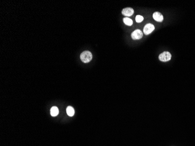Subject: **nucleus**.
<instances>
[{
    "instance_id": "1",
    "label": "nucleus",
    "mask_w": 195,
    "mask_h": 146,
    "mask_svg": "<svg viewBox=\"0 0 195 146\" xmlns=\"http://www.w3.org/2000/svg\"><path fill=\"white\" fill-rule=\"evenodd\" d=\"M80 59L84 63H89L92 59V54L89 51H85L80 55Z\"/></svg>"
},
{
    "instance_id": "2",
    "label": "nucleus",
    "mask_w": 195,
    "mask_h": 146,
    "mask_svg": "<svg viewBox=\"0 0 195 146\" xmlns=\"http://www.w3.org/2000/svg\"><path fill=\"white\" fill-rule=\"evenodd\" d=\"M171 59V54L168 51H164L159 54V59L160 61L164 62H166L170 61Z\"/></svg>"
},
{
    "instance_id": "3",
    "label": "nucleus",
    "mask_w": 195,
    "mask_h": 146,
    "mask_svg": "<svg viewBox=\"0 0 195 146\" xmlns=\"http://www.w3.org/2000/svg\"><path fill=\"white\" fill-rule=\"evenodd\" d=\"M132 38L134 40H139L142 38L143 35V32L139 29H136L132 34Z\"/></svg>"
},
{
    "instance_id": "4",
    "label": "nucleus",
    "mask_w": 195,
    "mask_h": 146,
    "mask_svg": "<svg viewBox=\"0 0 195 146\" xmlns=\"http://www.w3.org/2000/svg\"><path fill=\"white\" fill-rule=\"evenodd\" d=\"M154 29H155V27H154V26L152 25V24L151 23L147 24V25H146V26H144V29H143L144 34L147 35L150 34L154 30Z\"/></svg>"
},
{
    "instance_id": "5",
    "label": "nucleus",
    "mask_w": 195,
    "mask_h": 146,
    "mask_svg": "<svg viewBox=\"0 0 195 146\" xmlns=\"http://www.w3.org/2000/svg\"><path fill=\"white\" fill-rule=\"evenodd\" d=\"M122 13L124 16H132V15L134 14V10L132 8H126L123 9L122 11Z\"/></svg>"
},
{
    "instance_id": "6",
    "label": "nucleus",
    "mask_w": 195,
    "mask_h": 146,
    "mask_svg": "<svg viewBox=\"0 0 195 146\" xmlns=\"http://www.w3.org/2000/svg\"><path fill=\"white\" fill-rule=\"evenodd\" d=\"M152 16H153V18L156 21L159 22H162L163 19H164V17H163L161 13H159L158 12H154Z\"/></svg>"
},
{
    "instance_id": "7",
    "label": "nucleus",
    "mask_w": 195,
    "mask_h": 146,
    "mask_svg": "<svg viewBox=\"0 0 195 146\" xmlns=\"http://www.w3.org/2000/svg\"><path fill=\"white\" fill-rule=\"evenodd\" d=\"M58 109L56 106H53L50 109V113L52 116H56L58 114Z\"/></svg>"
},
{
    "instance_id": "8",
    "label": "nucleus",
    "mask_w": 195,
    "mask_h": 146,
    "mask_svg": "<svg viewBox=\"0 0 195 146\" xmlns=\"http://www.w3.org/2000/svg\"><path fill=\"white\" fill-rule=\"evenodd\" d=\"M67 110V114L69 116H74V114L75 111H74V108H73L72 106H68L67 108V110Z\"/></svg>"
},
{
    "instance_id": "9",
    "label": "nucleus",
    "mask_w": 195,
    "mask_h": 146,
    "mask_svg": "<svg viewBox=\"0 0 195 146\" xmlns=\"http://www.w3.org/2000/svg\"><path fill=\"white\" fill-rule=\"evenodd\" d=\"M123 22L127 26H131L133 24V21L129 18H124L123 19Z\"/></svg>"
},
{
    "instance_id": "10",
    "label": "nucleus",
    "mask_w": 195,
    "mask_h": 146,
    "mask_svg": "<svg viewBox=\"0 0 195 146\" xmlns=\"http://www.w3.org/2000/svg\"><path fill=\"white\" fill-rule=\"evenodd\" d=\"M143 19H144V18L141 15H137L136 17V21L138 23L141 22L143 21Z\"/></svg>"
}]
</instances>
